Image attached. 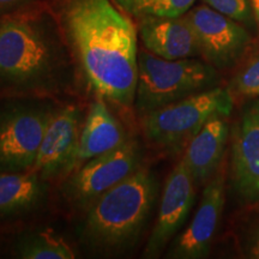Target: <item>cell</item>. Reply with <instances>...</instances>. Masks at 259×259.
Listing matches in <instances>:
<instances>
[{
    "instance_id": "19",
    "label": "cell",
    "mask_w": 259,
    "mask_h": 259,
    "mask_svg": "<svg viewBox=\"0 0 259 259\" xmlns=\"http://www.w3.org/2000/svg\"><path fill=\"white\" fill-rule=\"evenodd\" d=\"M233 99H258L259 97V50L245 61L233 77L228 87Z\"/></svg>"
},
{
    "instance_id": "12",
    "label": "cell",
    "mask_w": 259,
    "mask_h": 259,
    "mask_svg": "<svg viewBox=\"0 0 259 259\" xmlns=\"http://www.w3.org/2000/svg\"><path fill=\"white\" fill-rule=\"evenodd\" d=\"M231 170L239 198L259 203V97L244 109L233 131Z\"/></svg>"
},
{
    "instance_id": "4",
    "label": "cell",
    "mask_w": 259,
    "mask_h": 259,
    "mask_svg": "<svg viewBox=\"0 0 259 259\" xmlns=\"http://www.w3.org/2000/svg\"><path fill=\"white\" fill-rule=\"evenodd\" d=\"M218 82V70L205 60H167L147 50L138 51L135 109L142 118L162 107L215 88Z\"/></svg>"
},
{
    "instance_id": "17",
    "label": "cell",
    "mask_w": 259,
    "mask_h": 259,
    "mask_svg": "<svg viewBox=\"0 0 259 259\" xmlns=\"http://www.w3.org/2000/svg\"><path fill=\"white\" fill-rule=\"evenodd\" d=\"M12 253L22 259H73L71 246L52 229H30L18 235Z\"/></svg>"
},
{
    "instance_id": "11",
    "label": "cell",
    "mask_w": 259,
    "mask_h": 259,
    "mask_svg": "<svg viewBox=\"0 0 259 259\" xmlns=\"http://www.w3.org/2000/svg\"><path fill=\"white\" fill-rule=\"evenodd\" d=\"M226 202V167L221 164L205 184L199 206L189 227L179 234L168 251V258L202 259L209 255L219 229Z\"/></svg>"
},
{
    "instance_id": "21",
    "label": "cell",
    "mask_w": 259,
    "mask_h": 259,
    "mask_svg": "<svg viewBox=\"0 0 259 259\" xmlns=\"http://www.w3.org/2000/svg\"><path fill=\"white\" fill-rule=\"evenodd\" d=\"M242 251L245 257L259 259V213L252 220L242 238Z\"/></svg>"
},
{
    "instance_id": "2",
    "label": "cell",
    "mask_w": 259,
    "mask_h": 259,
    "mask_svg": "<svg viewBox=\"0 0 259 259\" xmlns=\"http://www.w3.org/2000/svg\"><path fill=\"white\" fill-rule=\"evenodd\" d=\"M79 78L53 10L34 4L0 18V97L53 99Z\"/></svg>"
},
{
    "instance_id": "8",
    "label": "cell",
    "mask_w": 259,
    "mask_h": 259,
    "mask_svg": "<svg viewBox=\"0 0 259 259\" xmlns=\"http://www.w3.org/2000/svg\"><path fill=\"white\" fill-rule=\"evenodd\" d=\"M185 16L193 29L199 56L216 70L232 67L248 47L250 35L238 21L208 5L191 8Z\"/></svg>"
},
{
    "instance_id": "7",
    "label": "cell",
    "mask_w": 259,
    "mask_h": 259,
    "mask_svg": "<svg viewBox=\"0 0 259 259\" xmlns=\"http://www.w3.org/2000/svg\"><path fill=\"white\" fill-rule=\"evenodd\" d=\"M142 148L128 138L120 147L87 161L63 180L61 197L73 210L84 211L101 194L142 167Z\"/></svg>"
},
{
    "instance_id": "22",
    "label": "cell",
    "mask_w": 259,
    "mask_h": 259,
    "mask_svg": "<svg viewBox=\"0 0 259 259\" xmlns=\"http://www.w3.org/2000/svg\"><path fill=\"white\" fill-rule=\"evenodd\" d=\"M36 0H0V18L35 4Z\"/></svg>"
},
{
    "instance_id": "1",
    "label": "cell",
    "mask_w": 259,
    "mask_h": 259,
    "mask_svg": "<svg viewBox=\"0 0 259 259\" xmlns=\"http://www.w3.org/2000/svg\"><path fill=\"white\" fill-rule=\"evenodd\" d=\"M80 79L96 96L128 108L138 77L137 29L113 0H54Z\"/></svg>"
},
{
    "instance_id": "23",
    "label": "cell",
    "mask_w": 259,
    "mask_h": 259,
    "mask_svg": "<svg viewBox=\"0 0 259 259\" xmlns=\"http://www.w3.org/2000/svg\"><path fill=\"white\" fill-rule=\"evenodd\" d=\"M251 6H252V12H253L255 21L259 25V0H251Z\"/></svg>"
},
{
    "instance_id": "5",
    "label": "cell",
    "mask_w": 259,
    "mask_h": 259,
    "mask_svg": "<svg viewBox=\"0 0 259 259\" xmlns=\"http://www.w3.org/2000/svg\"><path fill=\"white\" fill-rule=\"evenodd\" d=\"M57 109L52 97H0V173L32 169Z\"/></svg>"
},
{
    "instance_id": "20",
    "label": "cell",
    "mask_w": 259,
    "mask_h": 259,
    "mask_svg": "<svg viewBox=\"0 0 259 259\" xmlns=\"http://www.w3.org/2000/svg\"><path fill=\"white\" fill-rule=\"evenodd\" d=\"M205 5L238 22H247L252 17L251 0H203Z\"/></svg>"
},
{
    "instance_id": "3",
    "label": "cell",
    "mask_w": 259,
    "mask_h": 259,
    "mask_svg": "<svg viewBox=\"0 0 259 259\" xmlns=\"http://www.w3.org/2000/svg\"><path fill=\"white\" fill-rule=\"evenodd\" d=\"M158 184L148 168L141 167L90 204L79 223L83 248L97 257H116L137 246L156 203Z\"/></svg>"
},
{
    "instance_id": "15",
    "label": "cell",
    "mask_w": 259,
    "mask_h": 259,
    "mask_svg": "<svg viewBox=\"0 0 259 259\" xmlns=\"http://www.w3.org/2000/svg\"><path fill=\"white\" fill-rule=\"evenodd\" d=\"M229 127L226 116L210 119L187 144L184 156L196 186L205 185L223 163Z\"/></svg>"
},
{
    "instance_id": "14",
    "label": "cell",
    "mask_w": 259,
    "mask_h": 259,
    "mask_svg": "<svg viewBox=\"0 0 259 259\" xmlns=\"http://www.w3.org/2000/svg\"><path fill=\"white\" fill-rule=\"evenodd\" d=\"M48 181L34 169L0 173V222L16 221L46 206Z\"/></svg>"
},
{
    "instance_id": "16",
    "label": "cell",
    "mask_w": 259,
    "mask_h": 259,
    "mask_svg": "<svg viewBox=\"0 0 259 259\" xmlns=\"http://www.w3.org/2000/svg\"><path fill=\"white\" fill-rule=\"evenodd\" d=\"M127 139L121 124L109 111L106 100L96 96L83 122L77 168L99 155L120 147Z\"/></svg>"
},
{
    "instance_id": "18",
    "label": "cell",
    "mask_w": 259,
    "mask_h": 259,
    "mask_svg": "<svg viewBox=\"0 0 259 259\" xmlns=\"http://www.w3.org/2000/svg\"><path fill=\"white\" fill-rule=\"evenodd\" d=\"M125 14L142 18L147 16L156 17H178L185 15L196 0H113Z\"/></svg>"
},
{
    "instance_id": "6",
    "label": "cell",
    "mask_w": 259,
    "mask_h": 259,
    "mask_svg": "<svg viewBox=\"0 0 259 259\" xmlns=\"http://www.w3.org/2000/svg\"><path fill=\"white\" fill-rule=\"evenodd\" d=\"M233 106L229 90L215 87L142 116V128L149 143L176 154L186 149L210 119L231 115Z\"/></svg>"
},
{
    "instance_id": "13",
    "label": "cell",
    "mask_w": 259,
    "mask_h": 259,
    "mask_svg": "<svg viewBox=\"0 0 259 259\" xmlns=\"http://www.w3.org/2000/svg\"><path fill=\"white\" fill-rule=\"evenodd\" d=\"M138 32L144 48L167 60L186 59L199 56L193 29L186 16L138 18Z\"/></svg>"
},
{
    "instance_id": "9",
    "label": "cell",
    "mask_w": 259,
    "mask_h": 259,
    "mask_svg": "<svg viewBox=\"0 0 259 259\" xmlns=\"http://www.w3.org/2000/svg\"><path fill=\"white\" fill-rule=\"evenodd\" d=\"M83 115L80 107L66 105L52 116L32 167L44 180H64L77 168Z\"/></svg>"
},
{
    "instance_id": "10",
    "label": "cell",
    "mask_w": 259,
    "mask_h": 259,
    "mask_svg": "<svg viewBox=\"0 0 259 259\" xmlns=\"http://www.w3.org/2000/svg\"><path fill=\"white\" fill-rule=\"evenodd\" d=\"M196 187L181 158L164 183L156 221L143 252L144 258H157L183 228L193 206Z\"/></svg>"
}]
</instances>
